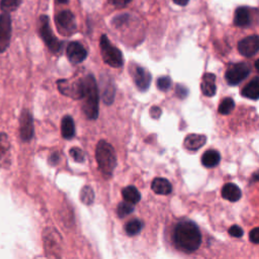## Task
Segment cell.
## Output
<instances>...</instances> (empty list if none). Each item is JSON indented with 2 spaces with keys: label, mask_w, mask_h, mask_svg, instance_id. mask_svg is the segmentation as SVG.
<instances>
[{
  "label": "cell",
  "mask_w": 259,
  "mask_h": 259,
  "mask_svg": "<svg viewBox=\"0 0 259 259\" xmlns=\"http://www.w3.org/2000/svg\"><path fill=\"white\" fill-rule=\"evenodd\" d=\"M249 239L252 243L259 244V228H255L250 232Z\"/></svg>",
  "instance_id": "e575fe53"
},
{
  "label": "cell",
  "mask_w": 259,
  "mask_h": 259,
  "mask_svg": "<svg viewBox=\"0 0 259 259\" xmlns=\"http://www.w3.org/2000/svg\"><path fill=\"white\" fill-rule=\"evenodd\" d=\"M242 96L249 100H259V78L252 79L242 90Z\"/></svg>",
  "instance_id": "ffe728a7"
},
{
  "label": "cell",
  "mask_w": 259,
  "mask_h": 259,
  "mask_svg": "<svg viewBox=\"0 0 259 259\" xmlns=\"http://www.w3.org/2000/svg\"><path fill=\"white\" fill-rule=\"evenodd\" d=\"M122 198L124 202H128L132 204H138L141 200V194L135 186H126L122 190Z\"/></svg>",
  "instance_id": "d4e9b609"
},
{
  "label": "cell",
  "mask_w": 259,
  "mask_h": 259,
  "mask_svg": "<svg viewBox=\"0 0 259 259\" xmlns=\"http://www.w3.org/2000/svg\"><path fill=\"white\" fill-rule=\"evenodd\" d=\"M239 53L245 57H252L259 52V36H250L244 38L238 44Z\"/></svg>",
  "instance_id": "7c38bea8"
},
{
  "label": "cell",
  "mask_w": 259,
  "mask_h": 259,
  "mask_svg": "<svg viewBox=\"0 0 259 259\" xmlns=\"http://www.w3.org/2000/svg\"><path fill=\"white\" fill-rule=\"evenodd\" d=\"M84 94H83V112L90 120H96L98 116L100 96L96 78L92 75H88L83 78Z\"/></svg>",
  "instance_id": "7a4b0ae2"
},
{
  "label": "cell",
  "mask_w": 259,
  "mask_h": 259,
  "mask_svg": "<svg viewBox=\"0 0 259 259\" xmlns=\"http://www.w3.org/2000/svg\"><path fill=\"white\" fill-rule=\"evenodd\" d=\"M206 142V137L200 134H190L184 139V147L188 150H198L204 146Z\"/></svg>",
  "instance_id": "ac0fdd59"
},
{
  "label": "cell",
  "mask_w": 259,
  "mask_h": 259,
  "mask_svg": "<svg viewBox=\"0 0 259 259\" xmlns=\"http://www.w3.org/2000/svg\"><path fill=\"white\" fill-rule=\"evenodd\" d=\"M44 247L46 255L49 259H60L62 254V238L60 234L52 228H48L44 232Z\"/></svg>",
  "instance_id": "8992f818"
},
{
  "label": "cell",
  "mask_w": 259,
  "mask_h": 259,
  "mask_svg": "<svg viewBox=\"0 0 259 259\" xmlns=\"http://www.w3.org/2000/svg\"><path fill=\"white\" fill-rule=\"evenodd\" d=\"M38 32L40 38L45 42L46 46L53 54H59L62 51L63 44L53 34V30L50 26V20L47 16H42L40 18Z\"/></svg>",
  "instance_id": "277c9868"
},
{
  "label": "cell",
  "mask_w": 259,
  "mask_h": 259,
  "mask_svg": "<svg viewBox=\"0 0 259 259\" xmlns=\"http://www.w3.org/2000/svg\"><path fill=\"white\" fill-rule=\"evenodd\" d=\"M254 65H255V68L257 69V71L259 72V59L255 62V64H254Z\"/></svg>",
  "instance_id": "b9f144b4"
},
{
  "label": "cell",
  "mask_w": 259,
  "mask_h": 259,
  "mask_svg": "<svg viewBox=\"0 0 259 259\" xmlns=\"http://www.w3.org/2000/svg\"><path fill=\"white\" fill-rule=\"evenodd\" d=\"M70 155L71 157L76 161V162H83L85 160V154L84 152L80 149V148H77V147H74V148H71L70 149Z\"/></svg>",
  "instance_id": "1f68e13d"
},
{
  "label": "cell",
  "mask_w": 259,
  "mask_h": 259,
  "mask_svg": "<svg viewBox=\"0 0 259 259\" xmlns=\"http://www.w3.org/2000/svg\"><path fill=\"white\" fill-rule=\"evenodd\" d=\"M67 57L72 64H79L88 57V51L80 42H72L67 47Z\"/></svg>",
  "instance_id": "5bb4252c"
},
{
  "label": "cell",
  "mask_w": 259,
  "mask_h": 259,
  "mask_svg": "<svg viewBox=\"0 0 259 259\" xmlns=\"http://www.w3.org/2000/svg\"><path fill=\"white\" fill-rule=\"evenodd\" d=\"M96 161L102 174L110 178L116 165V155L114 147L106 141H100L96 150Z\"/></svg>",
  "instance_id": "3957f363"
},
{
  "label": "cell",
  "mask_w": 259,
  "mask_h": 259,
  "mask_svg": "<svg viewBox=\"0 0 259 259\" xmlns=\"http://www.w3.org/2000/svg\"><path fill=\"white\" fill-rule=\"evenodd\" d=\"M100 83H102V96L104 102L106 104H112L116 94V88L112 78L108 75H102Z\"/></svg>",
  "instance_id": "9a60e30c"
},
{
  "label": "cell",
  "mask_w": 259,
  "mask_h": 259,
  "mask_svg": "<svg viewBox=\"0 0 259 259\" xmlns=\"http://www.w3.org/2000/svg\"><path fill=\"white\" fill-rule=\"evenodd\" d=\"M250 73V67L246 63L230 65L226 71V80L230 85H237L242 82Z\"/></svg>",
  "instance_id": "9c48e42d"
},
{
  "label": "cell",
  "mask_w": 259,
  "mask_h": 259,
  "mask_svg": "<svg viewBox=\"0 0 259 259\" xmlns=\"http://www.w3.org/2000/svg\"><path fill=\"white\" fill-rule=\"evenodd\" d=\"M200 88L206 96H214L217 92V86H216V76L212 73H206L202 77Z\"/></svg>",
  "instance_id": "e0dca14e"
},
{
  "label": "cell",
  "mask_w": 259,
  "mask_h": 259,
  "mask_svg": "<svg viewBox=\"0 0 259 259\" xmlns=\"http://www.w3.org/2000/svg\"><path fill=\"white\" fill-rule=\"evenodd\" d=\"M190 0H174V2L178 6H184L188 4Z\"/></svg>",
  "instance_id": "f35d334b"
},
{
  "label": "cell",
  "mask_w": 259,
  "mask_h": 259,
  "mask_svg": "<svg viewBox=\"0 0 259 259\" xmlns=\"http://www.w3.org/2000/svg\"><path fill=\"white\" fill-rule=\"evenodd\" d=\"M142 227H143L142 222L138 219H134L126 223V225L124 226V230L128 236H134L141 232Z\"/></svg>",
  "instance_id": "484cf974"
},
{
  "label": "cell",
  "mask_w": 259,
  "mask_h": 259,
  "mask_svg": "<svg viewBox=\"0 0 259 259\" xmlns=\"http://www.w3.org/2000/svg\"><path fill=\"white\" fill-rule=\"evenodd\" d=\"M80 200L86 206H90L94 202V192L90 186L82 188L80 192Z\"/></svg>",
  "instance_id": "4316f807"
},
{
  "label": "cell",
  "mask_w": 259,
  "mask_h": 259,
  "mask_svg": "<svg viewBox=\"0 0 259 259\" xmlns=\"http://www.w3.org/2000/svg\"><path fill=\"white\" fill-rule=\"evenodd\" d=\"M110 4H112L116 8H124L126 6H128L132 0H108Z\"/></svg>",
  "instance_id": "d590c367"
},
{
  "label": "cell",
  "mask_w": 259,
  "mask_h": 259,
  "mask_svg": "<svg viewBox=\"0 0 259 259\" xmlns=\"http://www.w3.org/2000/svg\"><path fill=\"white\" fill-rule=\"evenodd\" d=\"M61 132L62 136L67 140H70L75 136V124L70 116H65L62 118Z\"/></svg>",
  "instance_id": "44dd1931"
},
{
  "label": "cell",
  "mask_w": 259,
  "mask_h": 259,
  "mask_svg": "<svg viewBox=\"0 0 259 259\" xmlns=\"http://www.w3.org/2000/svg\"><path fill=\"white\" fill-rule=\"evenodd\" d=\"M171 86V79L168 76H162L157 80V88L162 90L166 92L170 88Z\"/></svg>",
  "instance_id": "4dcf8cb0"
},
{
  "label": "cell",
  "mask_w": 259,
  "mask_h": 259,
  "mask_svg": "<svg viewBox=\"0 0 259 259\" xmlns=\"http://www.w3.org/2000/svg\"><path fill=\"white\" fill-rule=\"evenodd\" d=\"M132 69L133 78L137 88L142 92L147 90L151 83V74L149 73V71L138 65H133Z\"/></svg>",
  "instance_id": "4fadbf2b"
},
{
  "label": "cell",
  "mask_w": 259,
  "mask_h": 259,
  "mask_svg": "<svg viewBox=\"0 0 259 259\" xmlns=\"http://www.w3.org/2000/svg\"><path fill=\"white\" fill-rule=\"evenodd\" d=\"M20 138L24 142H28L32 140L34 137V118L32 114L28 110H24L22 112L20 116Z\"/></svg>",
  "instance_id": "8fae6325"
},
{
  "label": "cell",
  "mask_w": 259,
  "mask_h": 259,
  "mask_svg": "<svg viewBox=\"0 0 259 259\" xmlns=\"http://www.w3.org/2000/svg\"><path fill=\"white\" fill-rule=\"evenodd\" d=\"M234 24L237 26H246L250 24L249 10L246 8H238L235 12Z\"/></svg>",
  "instance_id": "cb8c5ba5"
},
{
  "label": "cell",
  "mask_w": 259,
  "mask_h": 259,
  "mask_svg": "<svg viewBox=\"0 0 259 259\" xmlns=\"http://www.w3.org/2000/svg\"><path fill=\"white\" fill-rule=\"evenodd\" d=\"M56 2L59 4H66L69 2V0H56Z\"/></svg>",
  "instance_id": "60d3db41"
},
{
  "label": "cell",
  "mask_w": 259,
  "mask_h": 259,
  "mask_svg": "<svg viewBox=\"0 0 259 259\" xmlns=\"http://www.w3.org/2000/svg\"><path fill=\"white\" fill-rule=\"evenodd\" d=\"M174 242L184 252H194L202 244V234L198 227L192 222H180L174 230Z\"/></svg>",
  "instance_id": "6da1fadb"
},
{
  "label": "cell",
  "mask_w": 259,
  "mask_h": 259,
  "mask_svg": "<svg viewBox=\"0 0 259 259\" xmlns=\"http://www.w3.org/2000/svg\"><path fill=\"white\" fill-rule=\"evenodd\" d=\"M222 196L229 202H237L241 198V190L234 184H227L222 188Z\"/></svg>",
  "instance_id": "d6986e66"
},
{
  "label": "cell",
  "mask_w": 259,
  "mask_h": 259,
  "mask_svg": "<svg viewBox=\"0 0 259 259\" xmlns=\"http://www.w3.org/2000/svg\"><path fill=\"white\" fill-rule=\"evenodd\" d=\"M229 234L232 236V237H235V238H240L243 236V230L241 227L239 226H232L230 229H229Z\"/></svg>",
  "instance_id": "d6a6232c"
},
{
  "label": "cell",
  "mask_w": 259,
  "mask_h": 259,
  "mask_svg": "<svg viewBox=\"0 0 259 259\" xmlns=\"http://www.w3.org/2000/svg\"><path fill=\"white\" fill-rule=\"evenodd\" d=\"M220 160H221V155L216 150H208L202 154V165L208 168L217 166L220 163Z\"/></svg>",
  "instance_id": "7402d4cb"
},
{
  "label": "cell",
  "mask_w": 259,
  "mask_h": 259,
  "mask_svg": "<svg viewBox=\"0 0 259 259\" xmlns=\"http://www.w3.org/2000/svg\"><path fill=\"white\" fill-rule=\"evenodd\" d=\"M152 190L157 194L166 196L172 192V186L165 178H155L152 182Z\"/></svg>",
  "instance_id": "603a6c76"
},
{
  "label": "cell",
  "mask_w": 259,
  "mask_h": 259,
  "mask_svg": "<svg viewBox=\"0 0 259 259\" xmlns=\"http://www.w3.org/2000/svg\"><path fill=\"white\" fill-rule=\"evenodd\" d=\"M10 164V142L6 133L0 134V165L8 167Z\"/></svg>",
  "instance_id": "2e32d148"
},
{
  "label": "cell",
  "mask_w": 259,
  "mask_h": 259,
  "mask_svg": "<svg viewBox=\"0 0 259 259\" xmlns=\"http://www.w3.org/2000/svg\"><path fill=\"white\" fill-rule=\"evenodd\" d=\"M235 108V102L232 98H227L222 100V102L219 106V112L221 114H229Z\"/></svg>",
  "instance_id": "f1b7e54d"
},
{
  "label": "cell",
  "mask_w": 259,
  "mask_h": 259,
  "mask_svg": "<svg viewBox=\"0 0 259 259\" xmlns=\"http://www.w3.org/2000/svg\"><path fill=\"white\" fill-rule=\"evenodd\" d=\"M60 159H61V157H60L59 152H54V153L50 156L49 162H50V164H52V165H57V164L59 163Z\"/></svg>",
  "instance_id": "8d00e7d4"
},
{
  "label": "cell",
  "mask_w": 259,
  "mask_h": 259,
  "mask_svg": "<svg viewBox=\"0 0 259 259\" xmlns=\"http://www.w3.org/2000/svg\"><path fill=\"white\" fill-rule=\"evenodd\" d=\"M22 0H2L0 4V8L4 12H12L18 10V8L20 6Z\"/></svg>",
  "instance_id": "83f0119b"
},
{
  "label": "cell",
  "mask_w": 259,
  "mask_h": 259,
  "mask_svg": "<svg viewBox=\"0 0 259 259\" xmlns=\"http://www.w3.org/2000/svg\"><path fill=\"white\" fill-rule=\"evenodd\" d=\"M176 94L180 98H186L188 94V90L186 88L182 85H178L176 86Z\"/></svg>",
  "instance_id": "836d02e7"
},
{
  "label": "cell",
  "mask_w": 259,
  "mask_h": 259,
  "mask_svg": "<svg viewBox=\"0 0 259 259\" xmlns=\"http://www.w3.org/2000/svg\"><path fill=\"white\" fill-rule=\"evenodd\" d=\"M12 38V18L10 14L4 12L0 16V53L8 50Z\"/></svg>",
  "instance_id": "30bf717a"
},
{
  "label": "cell",
  "mask_w": 259,
  "mask_h": 259,
  "mask_svg": "<svg viewBox=\"0 0 259 259\" xmlns=\"http://www.w3.org/2000/svg\"><path fill=\"white\" fill-rule=\"evenodd\" d=\"M56 24L61 34L69 36L75 34L77 24L74 14L69 10H64L56 16Z\"/></svg>",
  "instance_id": "ba28073f"
},
{
  "label": "cell",
  "mask_w": 259,
  "mask_h": 259,
  "mask_svg": "<svg viewBox=\"0 0 259 259\" xmlns=\"http://www.w3.org/2000/svg\"><path fill=\"white\" fill-rule=\"evenodd\" d=\"M160 114H161V110H160L159 108L153 106V108H151V114H152L153 118H158V116H160Z\"/></svg>",
  "instance_id": "74e56055"
},
{
  "label": "cell",
  "mask_w": 259,
  "mask_h": 259,
  "mask_svg": "<svg viewBox=\"0 0 259 259\" xmlns=\"http://www.w3.org/2000/svg\"><path fill=\"white\" fill-rule=\"evenodd\" d=\"M100 45V53L104 63L114 68H120L124 65V58L122 52L112 44L106 34L102 36Z\"/></svg>",
  "instance_id": "5b68a950"
},
{
  "label": "cell",
  "mask_w": 259,
  "mask_h": 259,
  "mask_svg": "<svg viewBox=\"0 0 259 259\" xmlns=\"http://www.w3.org/2000/svg\"><path fill=\"white\" fill-rule=\"evenodd\" d=\"M259 180V172L258 174H255L252 178V182H258Z\"/></svg>",
  "instance_id": "ab89813d"
},
{
  "label": "cell",
  "mask_w": 259,
  "mask_h": 259,
  "mask_svg": "<svg viewBox=\"0 0 259 259\" xmlns=\"http://www.w3.org/2000/svg\"><path fill=\"white\" fill-rule=\"evenodd\" d=\"M59 92L68 98L74 100H82L84 94V81L83 79H61L57 82Z\"/></svg>",
  "instance_id": "52a82bcc"
},
{
  "label": "cell",
  "mask_w": 259,
  "mask_h": 259,
  "mask_svg": "<svg viewBox=\"0 0 259 259\" xmlns=\"http://www.w3.org/2000/svg\"><path fill=\"white\" fill-rule=\"evenodd\" d=\"M134 210V204L128 202H122L118 206V214L120 218H124Z\"/></svg>",
  "instance_id": "f546056e"
}]
</instances>
